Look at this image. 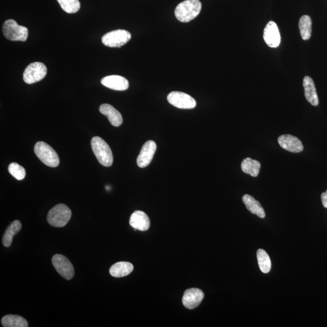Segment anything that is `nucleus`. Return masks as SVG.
Returning <instances> with one entry per match:
<instances>
[{
	"instance_id": "f257e3e1",
	"label": "nucleus",
	"mask_w": 327,
	"mask_h": 327,
	"mask_svg": "<svg viewBox=\"0 0 327 327\" xmlns=\"http://www.w3.org/2000/svg\"><path fill=\"white\" fill-rule=\"evenodd\" d=\"M201 8L202 4L200 0H185L176 7L175 17L181 22H189L200 14Z\"/></svg>"
},
{
	"instance_id": "1a4fd4ad",
	"label": "nucleus",
	"mask_w": 327,
	"mask_h": 327,
	"mask_svg": "<svg viewBox=\"0 0 327 327\" xmlns=\"http://www.w3.org/2000/svg\"><path fill=\"white\" fill-rule=\"evenodd\" d=\"M167 100L170 104L179 109H191L195 108L196 105L194 98L181 92L170 93L168 95Z\"/></svg>"
},
{
	"instance_id": "0eeeda50",
	"label": "nucleus",
	"mask_w": 327,
	"mask_h": 327,
	"mask_svg": "<svg viewBox=\"0 0 327 327\" xmlns=\"http://www.w3.org/2000/svg\"><path fill=\"white\" fill-rule=\"evenodd\" d=\"M47 75V67L43 63L35 62L30 64L23 74L24 82L31 84L41 81Z\"/></svg>"
},
{
	"instance_id": "4be33fe9",
	"label": "nucleus",
	"mask_w": 327,
	"mask_h": 327,
	"mask_svg": "<svg viewBox=\"0 0 327 327\" xmlns=\"http://www.w3.org/2000/svg\"><path fill=\"white\" fill-rule=\"evenodd\" d=\"M1 324L4 327H27L28 323L26 319L19 315L7 314L1 319Z\"/></svg>"
},
{
	"instance_id": "20e7f679",
	"label": "nucleus",
	"mask_w": 327,
	"mask_h": 327,
	"mask_svg": "<svg viewBox=\"0 0 327 327\" xmlns=\"http://www.w3.org/2000/svg\"><path fill=\"white\" fill-rule=\"evenodd\" d=\"M34 152L37 157L45 165L50 167H57L60 164V158L54 148L47 143L39 142L34 147Z\"/></svg>"
},
{
	"instance_id": "2eb2a0df",
	"label": "nucleus",
	"mask_w": 327,
	"mask_h": 327,
	"mask_svg": "<svg viewBox=\"0 0 327 327\" xmlns=\"http://www.w3.org/2000/svg\"><path fill=\"white\" fill-rule=\"evenodd\" d=\"M130 225L135 230L144 231L150 227V219L146 213L142 211L137 210L133 212L130 216Z\"/></svg>"
},
{
	"instance_id": "f3484780",
	"label": "nucleus",
	"mask_w": 327,
	"mask_h": 327,
	"mask_svg": "<svg viewBox=\"0 0 327 327\" xmlns=\"http://www.w3.org/2000/svg\"><path fill=\"white\" fill-rule=\"evenodd\" d=\"M303 86L307 100L313 106H318L319 98L313 79L308 76L304 77Z\"/></svg>"
},
{
	"instance_id": "393cba45",
	"label": "nucleus",
	"mask_w": 327,
	"mask_h": 327,
	"mask_svg": "<svg viewBox=\"0 0 327 327\" xmlns=\"http://www.w3.org/2000/svg\"><path fill=\"white\" fill-rule=\"evenodd\" d=\"M57 1L61 8L68 14L76 13L81 7L79 0H57Z\"/></svg>"
},
{
	"instance_id": "5701e85b",
	"label": "nucleus",
	"mask_w": 327,
	"mask_h": 327,
	"mask_svg": "<svg viewBox=\"0 0 327 327\" xmlns=\"http://www.w3.org/2000/svg\"><path fill=\"white\" fill-rule=\"evenodd\" d=\"M312 21L310 17L303 16L299 20V27L302 39L304 40H308L310 39L311 35Z\"/></svg>"
},
{
	"instance_id": "423d86ee",
	"label": "nucleus",
	"mask_w": 327,
	"mask_h": 327,
	"mask_svg": "<svg viewBox=\"0 0 327 327\" xmlns=\"http://www.w3.org/2000/svg\"><path fill=\"white\" fill-rule=\"evenodd\" d=\"M129 32L125 30H115L103 35L102 42L105 46L110 47H121L127 43L131 39Z\"/></svg>"
},
{
	"instance_id": "39448f33",
	"label": "nucleus",
	"mask_w": 327,
	"mask_h": 327,
	"mask_svg": "<svg viewBox=\"0 0 327 327\" xmlns=\"http://www.w3.org/2000/svg\"><path fill=\"white\" fill-rule=\"evenodd\" d=\"M2 32L7 40L13 41H26L28 38V29L20 26L14 20H8L2 26Z\"/></svg>"
},
{
	"instance_id": "9b49d317",
	"label": "nucleus",
	"mask_w": 327,
	"mask_h": 327,
	"mask_svg": "<svg viewBox=\"0 0 327 327\" xmlns=\"http://www.w3.org/2000/svg\"><path fill=\"white\" fill-rule=\"evenodd\" d=\"M157 150V144L153 141H148L141 150L137 158V164L140 168L146 167L152 162Z\"/></svg>"
},
{
	"instance_id": "412c9836",
	"label": "nucleus",
	"mask_w": 327,
	"mask_h": 327,
	"mask_svg": "<svg viewBox=\"0 0 327 327\" xmlns=\"http://www.w3.org/2000/svg\"><path fill=\"white\" fill-rule=\"evenodd\" d=\"M261 164L257 160H254L250 158H246L241 163V168L246 174L253 177H258L261 168Z\"/></svg>"
},
{
	"instance_id": "f8f14e48",
	"label": "nucleus",
	"mask_w": 327,
	"mask_h": 327,
	"mask_svg": "<svg viewBox=\"0 0 327 327\" xmlns=\"http://www.w3.org/2000/svg\"><path fill=\"white\" fill-rule=\"evenodd\" d=\"M204 294L198 288H190L185 290L183 298V304L187 309H194L198 307L203 301Z\"/></svg>"
},
{
	"instance_id": "6ab92c4d",
	"label": "nucleus",
	"mask_w": 327,
	"mask_h": 327,
	"mask_svg": "<svg viewBox=\"0 0 327 327\" xmlns=\"http://www.w3.org/2000/svg\"><path fill=\"white\" fill-rule=\"evenodd\" d=\"M243 201L246 208L251 213L257 215L261 218H265V211H264V208L262 207L259 201H256L253 196L249 195H245L243 197Z\"/></svg>"
},
{
	"instance_id": "aec40b11",
	"label": "nucleus",
	"mask_w": 327,
	"mask_h": 327,
	"mask_svg": "<svg viewBox=\"0 0 327 327\" xmlns=\"http://www.w3.org/2000/svg\"><path fill=\"white\" fill-rule=\"evenodd\" d=\"M22 225L19 220L14 221L8 226L2 236V245L6 247L11 246L14 236L21 230Z\"/></svg>"
},
{
	"instance_id": "4468645a",
	"label": "nucleus",
	"mask_w": 327,
	"mask_h": 327,
	"mask_svg": "<svg viewBox=\"0 0 327 327\" xmlns=\"http://www.w3.org/2000/svg\"><path fill=\"white\" fill-rule=\"evenodd\" d=\"M101 82L105 87L119 91L127 90L129 87L128 80L120 75H110L105 77L103 78Z\"/></svg>"
},
{
	"instance_id": "a878e982",
	"label": "nucleus",
	"mask_w": 327,
	"mask_h": 327,
	"mask_svg": "<svg viewBox=\"0 0 327 327\" xmlns=\"http://www.w3.org/2000/svg\"><path fill=\"white\" fill-rule=\"evenodd\" d=\"M8 171L11 175L16 178L17 180H22L26 177V170L22 166L16 163L10 164Z\"/></svg>"
},
{
	"instance_id": "f03ea898",
	"label": "nucleus",
	"mask_w": 327,
	"mask_h": 327,
	"mask_svg": "<svg viewBox=\"0 0 327 327\" xmlns=\"http://www.w3.org/2000/svg\"><path fill=\"white\" fill-rule=\"evenodd\" d=\"M91 147L98 162L105 167H110L114 162L112 152L107 143L99 137H95L91 140Z\"/></svg>"
},
{
	"instance_id": "b1692460",
	"label": "nucleus",
	"mask_w": 327,
	"mask_h": 327,
	"mask_svg": "<svg viewBox=\"0 0 327 327\" xmlns=\"http://www.w3.org/2000/svg\"><path fill=\"white\" fill-rule=\"evenodd\" d=\"M257 258L259 266L262 272L268 273L271 268V263L270 257L265 250L259 249L257 251Z\"/></svg>"
},
{
	"instance_id": "a211bd4d",
	"label": "nucleus",
	"mask_w": 327,
	"mask_h": 327,
	"mask_svg": "<svg viewBox=\"0 0 327 327\" xmlns=\"http://www.w3.org/2000/svg\"><path fill=\"white\" fill-rule=\"evenodd\" d=\"M134 268L133 264L128 262H118L110 268L109 272L113 277L122 278L129 275Z\"/></svg>"
},
{
	"instance_id": "bb28decb",
	"label": "nucleus",
	"mask_w": 327,
	"mask_h": 327,
	"mask_svg": "<svg viewBox=\"0 0 327 327\" xmlns=\"http://www.w3.org/2000/svg\"><path fill=\"white\" fill-rule=\"evenodd\" d=\"M321 200L324 207L327 208V190L326 192L322 193Z\"/></svg>"
},
{
	"instance_id": "ddd939ff",
	"label": "nucleus",
	"mask_w": 327,
	"mask_h": 327,
	"mask_svg": "<svg viewBox=\"0 0 327 327\" xmlns=\"http://www.w3.org/2000/svg\"><path fill=\"white\" fill-rule=\"evenodd\" d=\"M279 145L284 149L292 153H300L304 150L303 143L298 138L291 135H283L278 138Z\"/></svg>"
},
{
	"instance_id": "6e6552de",
	"label": "nucleus",
	"mask_w": 327,
	"mask_h": 327,
	"mask_svg": "<svg viewBox=\"0 0 327 327\" xmlns=\"http://www.w3.org/2000/svg\"><path fill=\"white\" fill-rule=\"evenodd\" d=\"M54 266L57 272L66 280H70L74 278L75 270L71 262L65 256L57 254L52 259Z\"/></svg>"
},
{
	"instance_id": "7ed1b4c3",
	"label": "nucleus",
	"mask_w": 327,
	"mask_h": 327,
	"mask_svg": "<svg viewBox=\"0 0 327 327\" xmlns=\"http://www.w3.org/2000/svg\"><path fill=\"white\" fill-rule=\"evenodd\" d=\"M72 212L64 204L54 206L47 215V222L55 227H63L71 218Z\"/></svg>"
},
{
	"instance_id": "dca6fc26",
	"label": "nucleus",
	"mask_w": 327,
	"mask_h": 327,
	"mask_svg": "<svg viewBox=\"0 0 327 327\" xmlns=\"http://www.w3.org/2000/svg\"><path fill=\"white\" fill-rule=\"evenodd\" d=\"M100 112L107 117L110 124L114 126L119 127L122 124L123 119L122 114L112 105L108 104L101 105Z\"/></svg>"
},
{
	"instance_id": "9d476101",
	"label": "nucleus",
	"mask_w": 327,
	"mask_h": 327,
	"mask_svg": "<svg viewBox=\"0 0 327 327\" xmlns=\"http://www.w3.org/2000/svg\"><path fill=\"white\" fill-rule=\"evenodd\" d=\"M264 39L266 44L271 48H276L281 43V35L277 24L271 21L266 25L264 31Z\"/></svg>"
}]
</instances>
